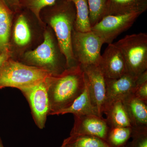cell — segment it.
<instances>
[{
	"mask_svg": "<svg viewBox=\"0 0 147 147\" xmlns=\"http://www.w3.org/2000/svg\"><path fill=\"white\" fill-rule=\"evenodd\" d=\"M47 83L49 115H57L69 107L84 91L86 86V76L79 65L67 69L58 76H49Z\"/></svg>",
	"mask_w": 147,
	"mask_h": 147,
	"instance_id": "obj_1",
	"label": "cell"
},
{
	"mask_svg": "<svg viewBox=\"0 0 147 147\" xmlns=\"http://www.w3.org/2000/svg\"><path fill=\"white\" fill-rule=\"evenodd\" d=\"M49 21L55 32L61 52L65 57L67 69L79 65L75 60L71 47V35L76 18L73 3L67 0H57L50 6Z\"/></svg>",
	"mask_w": 147,
	"mask_h": 147,
	"instance_id": "obj_2",
	"label": "cell"
},
{
	"mask_svg": "<svg viewBox=\"0 0 147 147\" xmlns=\"http://www.w3.org/2000/svg\"><path fill=\"white\" fill-rule=\"evenodd\" d=\"M53 76L47 70L13 61L10 58L0 67V89L6 87L20 90Z\"/></svg>",
	"mask_w": 147,
	"mask_h": 147,
	"instance_id": "obj_3",
	"label": "cell"
},
{
	"mask_svg": "<svg viewBox=\"0 0 147 147\" xmlns=\"http://www.w3.org/2000/svg\"><path fill=\"white\" fill-rule=\"evenodd\" d=\"M120 51L127 72L138 77L147 71V34L127 35L114 43Z\"/></svg>",
	"mask_w": 147,
	"mask_h": 147,
	"instance_id": "obj_4",
	"label": "cell"
},
{
	"mask_svg": "<svg viewBox=\"0 0 147 147\" xmlns=\"http://www.w3.org/2000/svg\"><path fill=\"white\" fill-rule=\"evenodd\" d=\"M53 37L49 32L45 33L44 41L35 50L27 52L24 59L28 65L44 69L53 76H58L67 69L62 62Z\"/></svg>",
	"mask_w": 147,
	"mask_h": 147,
	"instance_id": "obj_5",
	"label": "cell"
},
{
	"mask_svg": "<svg viewBox=\"0 0 147 147\" xmlns=\"http://www.w3.org/2000/svg\"><path fill=\"white\" fill-rule=\"evenodd\" d=\"M103 44L100 38L91 30L80 32L74 29L72 31V52L75 60L81 67L98 65Z\"/></svg>",
	"mask_w": 147,
	"mask_h": 147,
	"instance_id": "obj_6",
	"label": "cell"
},
{
	"mask_svg": "<svg viewBox=\"0 0 147 147\" xmlns=\"http://www.w3.org/2000/svg\"><path fill=\"white\" fill-rule=\"evenodd\" d=\"M141 14L132 13L105 16L92 27L91 30L100 38L104 44L108 45L131 28Z\"/></svg>",
	"mask_w": 147,
	"mask_h": 147,
	"instance_id": "obj_7",
	"label": "cell"
},
{
	"mask_svg": "<svg viewBox=\"0 0 147 147\" xmlns=\"http://www.w3.org/2000/svg\"><path fill=\"white\" fill-rule=\"evenodd\" d=\"M47 79L20 90L29 102L35 123L40 129L45 127L50 110Z\"/></svg>",
	"mask_w": 147,
	"mask_h": 147,
	"instance_id": "obj_8",
	"label": "cell"
},
{
	"mask_svg": "<svg viewBox=\"0 0 147 147\" xmlns=\"http://www.w3.org/2000/svg\"><path fill=\"white\" fill-rule=\"evenodd\" d=\"M81 67L86 76L92 103L100 116L102 117L106 92L105 77L98 65H88Z\"/></svg>",
	"mask_w": 147,
	"mask_h": 147,
	"instance_id": "obj_9",
	"label": "cell"
},
{
	"mask_svg": "<svg viewBox=\"0 0 147 147\" xmlns=\"http://www.w3.org/2000/svg\"><path fill=\"white\" fill-rule=\"evenodd\" d=\"M138 77L127 73L117 79L105 78L106 92L103 113L113 103L121 101L129 95L133 93Z\"/></svg>",
	"mask_w": 147,
	"mask_h": 147,
	"instance_id": "obj_10",
	"label": "cell"
},
{
	"mask_svg": "<svg viewBox=\"0 0 147 147\" xmlns=\"http://www.w3.org/2000/svg\"><path fill=\"white\" fill-rule=\"evenodd\" d=\"M70 135H90L106 140L110 127L106 119L96 115L74 116Z\"/></svg>",
	"mask_w": 147,
	"mask_h": 147,
	"instance_id": "obj_11",
	"label": "cell"
},
{
	"mask_svg": "<svg viewBox=\"0 0 147 147\" xmlns=\"http://www.w3.org/2000/svg\"><path fill=\"white\" fill-rule=\"evenodd\" d=\"M98 66L107 79H117L127 73L123 57L113 43L108 44Z\"/></svg>",
	"mask_w": 147,
	"mask_h": 147,
	"instance_id": "obj_12",
	"label": "cell"
},
{
	"mask_svg": "<svg viewBox=\"0 0 147 147\" xmlns=\"http://www.w3.org/2000/svg\"><path fill=\"white\" fill-rule=\"evenodd\" d=\"M128 115L131 127L147 126V103L133 94L121 100Z\"/></svg>",
	"mask_w": 147,
	"mask_h": 147,
	"instance_id": "obj_13",
	"label": "cell"
},
{
	"mask_svg": "<svg viewBox=\"0 0 147 147\" xmlns=\"http://www.w3.org/2000/svg\"><path fill=\"white\" fill-rule=\"evenodd\" d=\"M147 9V0H107L104 16L132 13L142 14Z\"/></svg>",
	"mask_w": 147,
	"mask_h": 147,
	"instance_id": "obj_14",
	"label": "cell"
},
{
	"mask_svg": "<svg viewBox=\"0 0 147 147\" xmlns=\"http://www.w3.org/2000/svg\"><path fill=\"white\" fill-rule=\"evenodd\" d=\"M86 86L83 92L74 100L68 108L60 111L57 115L71 113L74 116L96 115L101 117L94 106L90 97L86 79Z\"/></svg>",
	"mask_w": 147,
	"mask_h": 147,
	"instance_id": "obj_15",
	"label": "cell"
},
{
	"mask_svg": "<svg viewBox=\"0 0 147 147\" xmlns=\"http://www.w3.org/2000/svg\"><path fill=\"white\" fill-rule=\"evenodd\" d=\"M13 13L3 0H0V54L9 49L11 18Z\"/></svg>",
	"mask_w": 147,
	"mask_h": 147,
	"instance_id": "obj_16",
	"label": "cell"
},
{
	"mask_svg": "<svg viewBox=\"0 0 147 147\" xmlns=\"http://www.w3.org/2000/svg\"><path fill=\"white\" fill-rule=\"evenodd\" d=\"M110 127H131L130 121L121 101L114 102L104 111Z\"/></svg>",
	"mask_w": 147,
	"mask_h": 147,
	"instance_id": "obj_17",
	"label": "cell"
},
{
	"mask_svg": "<svg viewBox=\"0 0 147 147\" xmlns=\"http://www.w3.org/2000/svg\"><path fill=\"white\" fill-rule=\"evenodd\" d=\"M71 2L75 7L76 18L74 29L77 31L86 32L91 31L89 21V11L87 0H67Z\"/></svg>",
	"mask_w": 147,
	"mask_h": 147,
	"instance_id": "obj_18",
	"label": "cell"
},
{
	"mask_svg": "<svg viewBox=\"0 0 147 147\" xmlns=\"http://www.w3.org/2000/svg\"><path fill=\"white\" fill-rule=\"evenodd\" d=\"M62 147H110L105 140L90 135H70L64 140Z\"/></svg>",
	"mask_w": 147,
	"mask_h": 147,
	"instance_id": "obj_19",
	"label": "cell"
},
{
	"mask_svg": "<svg viewBox=\"0 0 147 147\" xmlns=\"http://www.w3.org/2000/svg\"><path fill=\"white\" fill-rule=\"evenodd\" d=\"M131 127H110L105 141L110 147H123L131 137Z\"/></svg>",
	"mask_w": 147,
	"mask_h": 147,
	"instance_id": "obj_20",
	"label": "cell"
},
{
	"mask_svg": "<svg viewBox=\"0 0 147 147\" xmlns=\"http://www.w3.org/2000/svg\"><path fill=\"white\" fill-rule=\"evenodd\" d=\"M31 35L26 18L24 14L18 16L14 28L13 38L15 43L19 46H25L30 41Z\"/></svg>",
	"mask_w": 147,
	"mask_h": 147,
	"instance_id": "obj_21",
	"label": "cell"
},
{
	"mask_svg": "<svg viewBox=\"0 0 147 147\" xmlns=\"http://www.w3.org/2000/svg\"><path fill=\"white\" fill-rule=\"evenodd\" d=\"M91 27L98 23L104 16L107 0H87Z\"/></svg>",
	"mask_w": 147,
	"mask_h": 147,
	"instance_id": "obj_22",
	"label": "cell"
},
{
	"mask_svg": "<svg viewBox=\"0 0 147 147\" xmlns=\"http://www.w3.org/2000/svg\"><path fill=\"white\" fill-rule=\"evenodd\" d=\"M57 0H20L21 8H25L30 11L41 21L40 14L43 8L54 4Z\"/></svg>",
	"mask_w": 147,
	"mask_h": 147,
	"instance_id": "obj_23",
	"label": "cell"
},
{
	"mask_svg": "<svg viewBox=\"0 0 147 147\" xmlns=\"http://www.w3.org/2000/svg\"><path fill=\"white\" fill-rule=\"evenodd\" d=\"M131 142L126 144V147H147V126L131 127Z\"/></svg>",
	"mask_w": 147,
	"mask_h": 147,
	"instance_id": "obj_24",
	"label": "cell"
},
{
	"mask_svg": "<svg viewBox=\"0 0 147 147\" xmlns=\"http://www.w3.org/2000/svg\"><path fill=\"white\" fill-rule=\"evenodd\" d=\"M133 94L138 99L147 103V82L137 86Z\"/></svg>",
	"mask_w": 147,
	"mask_h": 147,
	"instance_id": "obj_25",
	"label": "cell"
},
{
	"mask_svg": "<svg viewBox=\"0 0 147 147\" xmlns=\"http://www.w3.org/2000/svg\"><path fill=\"white\" fill-rule=\"evenodd\" d=\"M11 10L16 12H19L21 10L20 0H3Z\"/></svg>",
	"mask_w": 147,
	"mask_h": 147,
	"instance_id": "obj_26",
	"label": "cell"
},
{
	"mask_svg": "<svg viewBox=\"0 0 147 147\" xmlns=\"http://www.w3.org/2000/svg\"><path fill=\"white\" fill-rule=\"evenodd\" d=\"M11 56V54L9 50L5 51L0 54V67L2 66L6 61L10 58Z\"/></svg>",
	"mask_w": 147,
	"mask_h": 147,
	"instance_id": "obj_27",
	"label": "cell"
},
{
	"mask_svg": "<svg viewBox=\"0 0 147 147\" xmlns=\"http://www.w3.org/2000/svg\"><path fill=\"white\" fill-rule=\"evenodd\" d=\"M0 147H4L3 146L2 142L1 140V138H0Z\"/></svg>",
	"mask_w": 147,
	"mask_h": 147,
	"instance_id": "obj_28",
	"label": "cell"
},
{
	"mask_svg": "<svg viewBox=\"0 0 147 147\" xmlns=\"http://www.w3.org/2000/svg\"><path fill=\"white\" fill-rule=\"evenodd\" d=\"M123 147H126V146H124Z\"/></svg>",
	"mask_w": 147,
	"mask_h": 147,
	"instance_id": "obj_29",
	"label": "cell"
},
{
	"mask_svg": "<svg viewBox=\"0 0 147 147\" xmlns=\"http://www.w3.org/2000/svg\"><path fill=\"white\" fill-rule=\"evenodd\" d=\"M60 147H62L61 146Z\"/></svg>",
	"mask_w": 147,
	"mask_h": 147,
	"instance_id": "obj_30",
	"label": "cell"
}]
</instances>
